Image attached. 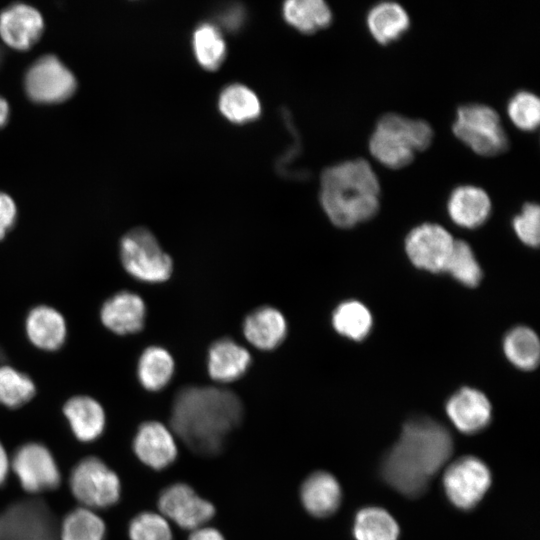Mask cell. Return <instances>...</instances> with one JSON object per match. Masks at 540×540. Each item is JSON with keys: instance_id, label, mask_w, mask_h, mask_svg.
I'll return each mask as SVG.
<instances>
[{"instance_id": "obj_1", "label": "cell", "mask_w": 540, "mask_h": 540, "mask_svg": "<svg viewBox=\"0 0 540 540\" xmlns=\"http://www.w3.org/2000/svg\"><path fill=\"white\" fill-rule=\"evenodd\" d=\"M244 408L233 391L213 386H187L174 397L170 424L193 452L212 456L241 423Z\"/></svg>"}, {"instance_id": "obj_9", "label": "cell", "mask_w": 540, "mask_h": 540, "mask_svg": "<svg viewBox=\"0 0 540 540\" xmlns=\"http://www.w3.org/2000/svg\"><path fill=\"white\" fill-rule=\"evenodd\" d=\"M0 540H58L53 514L36 500L17 503L0 515Z\"/></svg>"}, {"instance_id": "obj_3", "label": "cell", "mask_w": 540, "mask_h": 540, "mask_svg": "<svg viewBox=\"0 0 540 540\" xmlns=\"http://www.w3.org/2000/svg\"><path fill=\"white\" fill-rule=\"evenodd\" d=\"M380 182L363 158L345 160L320 175L319 200L337 227L350 228L375 216L380 207Z\"/></svg>"}, {"instance_id": "obj_28", "label": "cell", "mask_w": 540, "mask_h": 540, "mask_svg": "<svg viewBox=\"0 0 540 540\" xmlns=\"http://www.w3.org/2000/svg\"><path fill=\"white\" fill-rule=\"evenodd\" d=\"M192 49L198 64L205 70H217L227 56V45L221 30L213 23L203 22L192 33Z\"/></svg>"}, {"instance_id": "obj_12", "label": "cell", "mask_w": 540, "mask_h": 540, "mask_svg": "<svg viewBox=\"0 0 540 540\" xmlns=\"http://www.w3.org/2000/svg\"><path fill=\"white\" fill-rule=\"evenodd\" d=\"M158 507L166 519L191 530L203 527L215 514L213 504L184 483L166 487L159 496Z\"/></svg>"}, {"instance_id": "obj_29", "label": "cell", "mask_w": 540, "mask_h": 540, "mask_svg": "<svg viewBox=\"0 0 540 540\" xmlns=\"http://www.w3.org/2000/svg\"><path fill=\"white\" fill-rule=\"evenodd\" d=\"M507 359L522 370L534 369L540 359V342L537 334L529 327L511 329L503 340Z\"/></svg>"}, {"instance_id": "obj_39", "label": "cell", "mask_w": 540, "mask_h": 540, "mask_svg": "<svg viewBox=\"0 0 540 540\" xmlns=\"http://www.w3.org/2000/svg\"><path fill=\"white\" fill-rule=\"evenodd\" d=\"M17 217V208L13 199L0 192V240L12 228Z\"/></svg>"}, {"instance_id": "obj_5", "label": "cell", "mask_w": 540, "mask_h": 540, "mask_svg": "<svg viewBox=\"0 0 540 540\" xmlns=\"http://www.w3.org/2000/svg\"><path fill=\"white\" fill-rule=\"evenodd\" d=\"M453 134L473 152L492 157L509 147L508 135L497 111L489 105L468 103L458 107Z\"/></svg>"}, {"instance_id": "obj_6", "label": "cell", "mask_w": 540, "mask_h": 540, "mask_svg": "<svg viewBox=\"0 0 540 540\" xmlns=\"http://www.w3.org/2000/svg\"><path fill=\"white\" fill-rule=\"evenodd\" d=\"M119 254L126 272L137 280L159 283L172 274L170 255L147 228L136 227L128 231L120 241Z\"/></svg>"}, {"instance_id": "obj_4", "label": "cell", "mask_w": 540, "mask_h": 540, "mask_svg": "<svg viewBox=\"0 0 540 540\" xmlns=\"http://www.w3.org/2000/svg\"><path fill=\"white\" fill-rule=\"evenodd\" d=\"M433 138L434 131L427 121L388 112L378 119L368 148L383 166L400 169L408 166L417 152L426 150Z\"/></svg>"}, {"instance_id": "obj_13", "label": "cell", "mask_w": 540, "mask_h": 540, "mask_svg": "<svg viewBox=\"0 0 540 540\" xmlns=\"http://www.w3.org/2000/svg\"><path fill=\"white\" fill-rule=\"evenodd\" d=\"M12 468L22 487L31 493L55 489L60 483V473L52 454L39 443L21 446L13 457Z\"/></svg>"}, {"instance_id": "obj_23", "label": "cell", "mask_w": 540, "mask_h": 540, "mask_svg": "<svg viewBox=\"0 0 540 540\" xmlns=\"http://www.w3.org/2000/svg\"><path fill=\"white\" fill-rule=\"evenodd\" d=\"M410 24V16L406 9L393 1L375 4L366 15L368 31L381 45L399 40L408 31Z\"/></svg>"}, {"instance_id": "obj_34", "label": "cell", "mask_w": 540, "mask_h": 540, "mask_svg": "<svg viewBox=\"0 0 540 540\" xmlns=\"http://www.w3.org/2000/svg\"><path fill=\"white\" fill-rule=\"evenodd\" d=\"M444 272L467 287H475L482 279V269L470 245L463 240H455Z\"/></svg>"}, {"instance_id": "obj_7", "label": "cell", "mask_w": 540, "mask_h": 540, "mask_svg": "<svg viewBox=\"0 0 540 540\" xmlns=\"http://www.w3.org/2000/svg\"><path fill=\"white\" fill-rule=\"evenodd\" d=\"M73 495L88 507L105 508L120 497V481L114 471L96 457L80 461L70 477Z\"/></svg>"}, {"instance_id": "obj_38", "label": "cell", "mask_w": 540, "mask_h": 540, "mask_svg": "<svg viewBox=\"0 0 540 540\" xmlns=\"http://www.w3.org/2000/svg\"><path fill=\"white\" fill-rule=\"evenodd\" d=\"M245 8L238 4H230L223 7L218 13V23L227 31H238L245 23Z\"/></svg>"}, {"instance_id": "obj_40", "label": "cell", "mask_w": 540, "mask_h": 540, "mask_svg": "<svg viewBox=\"0 0 540 540\" xmlns=\"http://www.w3.org/2000/svg\"><path fill=\"white\" fill-rule=\"evenodd\" d=\"M189 540H225L223 535L215 528L200 527L193 530Z\"/></svg>"}, {"instance_id": "obj_16", "label": "cell", "mask_w": 540, "mask_h": 540, "mask_svg": "<svg viewBox=\"0 0 540 540\" xmlns=\"http://www.w3.org/2000/svg\"><path fill=\"white\" fill-rule=\"evenodd\" d=\"M145 318V302L131 291L123 290L115 293L100 309L102 324L118 335L139 332L144 326Z\"/></svg>"}, {"instance_id": "obj_30", "label": "cell", "mask_w": 540, "mask_h": 540, "mask_svg": "<svg viewBox=\"0 0 540 540\" xmlns=\"http://www.w3.org/2000/svg\"><path fill=\"white\" fill-rule=\"evenodd\" d=\"M353 536L356 540H398L399 526L386 510L366 507L355 516Z\"/></svg>"}, {"instance_id": "obj_27", "label": "cell", "mask_w": 540, "mask_h": 540, "mask_svg": "<svg viewBox=\"0 0 540 540\" xmlns=\"http://www.w3.org/2000/svg\"><path fill=\"white\" fill-rule=\"evenodd\" d=\"M174 359L163 347H147L138 360L137 377L140 384L149 391L165 387L174 373Z\"/></svg>"}, {"instance_id": "obj_26", "label": "cell", "mask_w": 540, "mask_h": 540, "mask_svg": "<svg viewBox=\"0 0 540 540\" xmlns=\"http://www.w3.org/2000/svg\"><path fill=\"white\" fill-rule=\"evenodd\" d=\"M285 21L303 33H315L329 26L333 19L330 6L323 0H288L283 3Z\"/></svg>"}, {"instance_id": "obj_33", "label": "cell", "mask_w": 540, "mask_h": 540, "mask_svg": "<svg viewBox=\"0 0 540 540\" xmlns=\"http://www.w3.org/2000/svg\"><path fill=\"white\" fill-rule=\"evenodd\" d=\"M59 533L60 540H103L105 524L91 510L78 508L65 517Z\"/></svg>"}, {"instance_id": "obj_15", "label": "cell", "mask_w": 540, "mask_h": 540, "mask_svg": "<svg viewBox=\"0 0 540 540\" xmlns=\"http://www.w3.org/2000/svg\"><path fill=\"white\" fill-rule=\"evenodd\" d=\"M133 449L145 465L156 470L171 465L177 457V445L171 431L157 421L140 425L134 437Z\"/></svg>"}, {"instance_id": "obj_36", "label": "cell", "mask_w": 540, "mask_h": 540, "mask_svg": "<svg viewBox=\"0 0 540 540\" xmlns=\"http://www.w3.org/2000/svg\"><path fill=\"white\" fill-rule=\"evenodd\" d=\"M128 533L131 540H173L167 519L154 512H143L133 518Z\"/></svg>"}, {"instance_id": "obj_35", "label": "cell", "mask_w": 540, "mask_h": 540, "mask_svg": "<svg viewBox=\"0 0 540 540\" xmlns=\"http://www.w3.org/2000/svg\"><path fill=\"white\" fill-rule=\"evenodd\" d=\"M507 114L518 129L525 132L534 131L540 123V100L536 94L520 90L509 99Z\"/></svg>"}, {"instance_id": "obj_10", "label": "cell", "mask_w": 540, "mask_h": 540, "mask_svg": "<svg viewBox=\"0 0 540 540\" xmlns=\"http://www.w3.org/2000/svg\"><path fill=\"white\" fill-rule=\"evenodd\" d=\"M25 89L35 102L57 103L70 97L76 89L72 72L54 55L39 58L28 69Z\"/></svg>"}, {"instance_id": "obj_37", "label": "cell", "mask_w": 540, "mask_h": 540, "mask_svg": "<svg viewBox=\"0 0 540 540\" xmlns=\"http://www.w3.org/2000/svg\"><path fill=\"white\" fill-rule=\"evenodd\" d=\"M517 237L530 247H537L540 242V208L533 202L523 205L520 213L512 220Z\"/></svg>"}, {"instance_id": "obj_24", "label": "cell", "mask_w": 540, "mask_h": 540, "mask_svg": "<svg viewBox=\"0 0 540 540\" xmlns=\"http://www.w3.org/2000/svg\"><path fill=\"white\" fill-rule=\"evenodd\" d=\"M72 432L80 441L95 440L105 426V413L100 403L86 395L70 398L63 406Z\"/></svg>"}, {"instance_id": "obj_14", "label": "cell", "mask_w": 540, "mask_h": 540, "mask_svg": "<svg viewBox=\"0 0 540 540\" xmlns=\"http://www.w3.org/2000/svg\"><path fill=\"white\" fill-rule=\"evenodd\" d=\"M446 413L459 431L473 434L490 423L492 407L484 393L475 388L463 387L448 399Z\"/></svg>"}, {"instance_id": "obj_18", "label": "cell", "mask_w": 540, "mask_h": 540, "mask_svg": "<svg viewBox=\"0 0 540 540\" xmlns=\"http://www.w3.org/2000/svg\"><path fill=\"white\" fill-rule=\"evenodd\" d=\"M491 210L492 202L488 193L475 185H459L447 199L448 215L460 227L472 229L484 224Z\"/></svg>"}, {"instance_id": "obj_42", "label": "cell", "mask_w": 540, "mask_h": 540, "mask_svg": "<svg viewBox=\"0 0 540 540\" xmlns=\"http://www.w3.org/2000/svg\"><path fill=\"white\" fill-rule=\"evenodd\" d=\"M9 114V107L7 102L0 97V127L5 124Z\"/></svg>"}, {"instance_id": "obj_41", "label": "cell", "mask_w": 540, "mask_h": 540, "mask_svg": "<svg viewBox=\"0 0 540 540\" xmlns=\"http://www.w3.org/2000/svg\"><path fill=\"white\" fill-rule=\"evenodd\" d=\"M9 462L7 454L0 444V485L5 481L8 474Z\"/></svg>"}, {"instance_id": "obj_11", "label": "cell", "mask_w": 540, "mask_h": 540, "mask_svg": "<svg viewBox=\"0 0 540 540\" xmlns=\"http://www.w3.org/2000/svg\"><path fill=\"white\" fill-rule=\"evenodd\" d=\"M455 239L443 226L423 223L414 227L405 238V251L419 269L444 272Z\"/></svg>"}, {"instance_id": "obj_31", "label": "cell", "mask_w": 540, "mask_h": 540, "mask_svg": "<svg viewBox=\"0 0 540 540\" xmlns=\"http://www.w3.org/2000/svg\"><path fill=\"white\" fill-rule=\"evenodd\" d=\"M332 324L340 335L359 341L369 334L373 318L363 303L347 300L340 303L333 311Z\"/></svg>"}, {"instance_id": "obj_17", "label": "cell", "mask_w": 540, "mask_h": 540, "mask_svg": "<svg viewBox=\"0 0 540 540\" xmlns=\"http://www.w3.org/2000/svg\"><path fill=\"white\" fill-rule=\"evenodd\" d=\"M43 28L41 14L26 4H14L0 14V36L15 49L30 48L41 36Z\"/></svg>"}, {"instance_id": "obj_20", "label": "cell", "mask_w": 540, "mask_h": 540, "mask_svg": "<svg viewBox=\"0 0 540 540\" xmlns=\"http://www.w3.org/2000/svg\"><path fill=\"white\" fill-rule=\"evenodd\" d=\"M287 322L278 309L261 306L251 311L244 320L243 333L250 344L261 350H272L282 343Z\"/></svg>"}, {"instance_id": "obj_19", "label": "cell", "mask_w": 540, "mask_h": 540, "mask_svg": "<svg viewBox=\"0 0 540 540\" xmlns=\"http://www.w3.org/2000/svg\"><path fill=\"white\" fill-rule=\"evenodd\" d=\"M25 331L29 341L45 351L58 350L67 337L64 316L48 305L33 307L25 319Z\"/></svg>"}, {"instance_id": "obj_32", "label": "cell", "mask_w": 540, "mask_h": 540, "mask_svg": "<svg viewBox=\"0 0 540 540\" xmlns=\"http://www.w3.org/2000/svg\"><path fill=\"white\" fill-rule=\"evenodd\" d=\"M36 387L25 373L9 365H0V404L17 408L33 398Z\"/></svg>"}, {"instance_id": "obj_8", "label": "cell", "mask_w": 540, "mask_h": 540, "mask_svg": "<svg viewBox=\"0 0 540 540\" xmlns=\"http://www.w3.org/2000/svg\"><path fill=\"white\" fill-rule=\"evenodd\" d=\"M491 472L477 457L463 456L452 462L443 475V486L450 502L459 509L475 507L491 485Z\"/></svg>"}, {"instance_id": "obj_43", "label": "cell", "mask_w": 540, "mask_h": 540, "mask_svg": "<svg viewBox=\"0 0 540 540\" xmlns=\"http://www.w3.org/2000/svg\"><path fill=\"white\" fill-rule=\"evenodd\" d=\"M4 355L2 353V351L0 350V361L3 359Z\"/></svg>"}, {"instance_id": "obj_21", "label": "cell", "mask_w": 540, "mask_h": 540, "mask_svg": "<svg viewBox=\"0 0 540 540\" xmlns=\"http://www.w3.org/2000/svg\"><path fill=\"white\" fill-rule=\"evenodd\" d=\"M250 363L249 351L230 338L215 341L208 351V373L217 382L237 380L247 371Z\"/></svg>"}, {"instance_id": "obj_22", "label": "cell", "mask_w": 540, "mask_h": 540, "mask_svg": "<svg viewBox=\"0 0 540 540\" xmlns=\"http://www.w3.org/2000/svg\"><path fill=\"white\" fill-rule=\"evenodd\" d=\"M341 487L330 473L318 471L308 476L301 485L300 498L303 506L315 517L333 514L341 502Z\"/></svg>"}, {"instance_id": "obj_25", "label": "cell", "mask_w": 540, "mask_h": 540, "mask_svg": "<svg viewBox=\"0 0 540 540\" xmlns=\"http://www.w3.org/2000/svg\"><path fill=\"white\" fill-rule=\"evenodd\" d=\"M220 113L230 122L245 124L259 118L261 103L249 87L233 83L224 87L218 97Z\"/></svg>"}, {"instance_id": "obj_2", "label": "cell", "mask_w": 540, "mask_h": 540, "mask_svg": "<svg viewBox=\"0 0 540 540\" xmlns=\"http://www.w3.org/2000/svg\"><path fill=\"white\" fill-rule=\"evenodd\" d=\"M453 452L450 432L442 424L416 417L407 421L398 441L383 459L381 473L395 490L420 496Z\"/></svg>"}]
</instances>
